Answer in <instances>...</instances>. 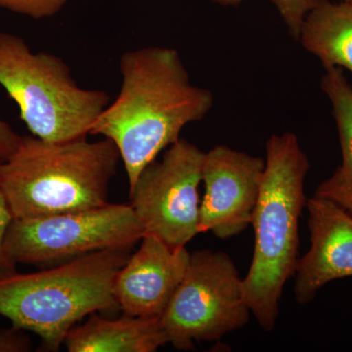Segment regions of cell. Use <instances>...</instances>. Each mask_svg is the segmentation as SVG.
I'll return each instance as SVG.
<instances>
[{
	"instance_id": "14",
	"label": "cell",
	"mask_w": 352,
	"mask_h": 352,
	"mask_svg": "<svg viewBox=\"0 0 352 352\" xmlns=\"http://www.w3.org/2000/svg\"><path fill=\"white\" fill-rule=\"evenodd\" d=\"M321 88L333 108L339 133L342 164L319 184L315 195L338 204L352 214V85L339 67L325 69Z\"/></svg>"
},
{
	"instance_id": "21",
	"label": "cell",
	"mask_w": 352,
	"mask_h": 352,
	"mask_svg": "<svg viewBox=\"0 0 352 352\" xmlns=\"http://www.w3.org/2000/svg\"><path fill=\"white\" fill-rule=\"evenodd\" d=\"M340 1L346 2V3L352 4V0H340Z\"/></svg>"
},
{
	"instance_id": "19",
	"label": "cell",
	"mask_w": 352,
	"mask_h": 352,
	"mask_svg": "<svg viewBox=\"0 0 352 352\" xmlns=\"http://www.w3.org/2000/svg\"><path fill=\"white\" fill-rule=\"evenodd\" d=\"M22 136L0 118V163L6 161L19 146Z\"/></svg>"
},
{
	"instance_id": "20",
	"label": "cell",
	"mask_w": 352,
	"mask_h": 352,
	"mask_svg": "<svg viewBox=\"0 0 352 352\" xmlns=\"http://www.w3.org/2000/svg\"><path fill=\"white\" fill-rule=\"evenodd\" d=\"M212 1L217 2V3L226 6H239L241 2L244 1V0H212Z\"/></svg>"
},
{
	"instance_id": "17",
	"label": "cell",
	"mask_w": 352,
	"mask_h": 352,
	"mask_svg": "<svg viewBox=\"0 0 352 352\" xmlns=\"http://www.w3.org/2000/svg\"><path fill=\"white\" fill-rule=\"evenodd\" d=\"M14 217L3 192L0 190V278L9 276L17 272V263L8 256L6 239L9 226Z\"/></svg>"
},
{
	"instance_id": "5",
	"label": "cell",
	"mask_w": 352,
	"mask_h": 352,
	"mask_svg": "<svg viewBox=\"0 0 352 352\" xmlns=\"http://www.w3.org/2000/svg\"><path fill=\"white\" fill-rule=\"evenodd\" d=\"M0 85L32 135L47 142L87 138L110 101L105 91L78 87L62 58L32 52L6 32H0Z\"/></svg>"
},
{
	"instance_id": "18",
	"label": "cell",
	"mask_w": 352,
	"mask_h": 352,
	"mask_svg": "<svg viewBox=\"0 0 352 352\" xmlns=\"http://www.w3.org/2000/svg\"><path fill=\"white\" fill-rule=\"evenodd\" d=\"M21 331V329L14 326L11 329L0 331V352L31 351L30 340Z\"/></svg>"
},
{
	"instance_id": "12",
	"label": "cell",
	"mask_w": 352,
	"mask_h": 352,
	"mask_svg": "<svg viewBox=\"0 0 352 352\" xmlns=\"http://www.w3.org/2000/svg\"><path fill=\"white\" fill-rule=\"evenodd\" d=\"M64 344L69 352H155L168 342L160 318L124 314L111 320L92 314Z\"/></svg>"
},
{
	"instance_id": "3",
	"label": "cell",
	"mask_w": 352,
	"mask_h": 352,
	"mask_svg": "<svg viewBox=\"0 0 352 352\" xmlns=\"http://www.w3.org/2000/svg\"><path fill=\"white\" fill-rule=\"evenodd\" d=\"M120 155L110 139L64 143L22 136L0 163V190L14 219L91 210L108 204Z\"/></svg>"
},
{
	"instance_id": "8",
	"label": "cell",
	"mask_w": 352,
	"mask_h": 352,
	"mask_svg": "<svg viewBox=\"0 0 352 352\" xmlns=\"http://www.w3.org/2000/svg\"><path fill=\"white\" fill-rule=\"evenodd\" d=\"M205 154L180 138L161 161L155 160L141 171L129 191L144 235L176 249L201 233L199 186Z\"/></svg>"
},
{
	"instance_id": "15",
	"label": "cell",
	"mask_w": 352,
	"mask_h": 352,
	"mask_svg": "<svg viewBox=\"0 0 352 352\" xmlns=\"http://www.w3.org/2000/svg\"><path fill=\"white\" fill-rule=\"evenodd\" d=\"M69 0H0V8L34 19L50 18L59 13Z\"/></svg>"
},
{
	"instance_id": "4",
	"label": "cell",
	"mask_w": 352,
	"mask_h": 352,
	"mask_svg": "<svg viewBox=\"0 0 352 352\" xmlns=\"http://www.w3.org/2000/svg\"><path fill=\"white\" fill-rule=\"evenodd\" d=\"M131 250L91 252L50 270L0 278V315L39 336L43 351H58L76 322L119 308L113 282Z\"/></svg>"
},
{
	"instance_id": "2",
	"label": "cell",
	"mask_w": 352,
	"mask_h": 352,
	"mask_svg": "<svg viewBox=\"0 0 352 352\" xmlns=\"http://www.w3.org/2000/svg\"><path fill=\"white\" fill-rule=\"evenodd\" d=\"M265 150V168L251 223L254 256L243 278V295L258 325L272 332L285 284L295 276L300 258L298 226L307 206L305 182L310 164L292 132L273 134Z\"/></svg>"
},
{
	"instance_id": "7",
	"label": "cell",
	"mask_w": 352,
	"mask_h": 352,
	"mask_svg": "<svg viewBox=\"0 0 352 352\" xmlns=\"http://www.w3.org/2000/svg\"><path fill=\"white\" fill-rule=\"evenodd\" d=\"M143 236L131 206L108 203L80 212L14 219L6 248L17 264L56 265L91 252L131 249Z\"/></svg>"
},
{
	"instance_id": "1",
	"label": "cell",
	"mask_w": 352,
	"mask_h": 352,
	"mask_svg": "<svg viewBox=\"0 0 352 352\" xmlns=\"http://www.w3.org/2000/svg\"><path fill=\"white\" fill-rule=\"evenodd\" d=\"M120 69L119 96L97 118L90 134L117 146L131 188L160 153L179 140L187 124L210 113L214 98L207 88L191 82L175 48L127 51Z\"/></svg>"
},
{
	"instance_id": "16",
	"label": "cell",
	"mask_w": 352,
	"mask_h": 352,
	"mask_svg": "<svg viewBox=\"0 0 352 352\" xmlns=\"http://www.w3.org/2000/svg\"><path fill=\"white\" fill-rule=\"evenodd\" d=\"M283 19L289 36L298 41L305 16L317 0H270Z\"/></svg>"
},
{
	"instance_id": "11",
	"label": "cell",
	"mask_w": 352,
	"mask_h": 352,
	"mask_svg": "<svg viewBox=\"0 0 352 352\" xmlns=\"http://www.w3.org/2000/svg\"><path fill=\"white\" fill-rule=\"evenodd\" d=\"M309 250L298 258L296 300L311 302L333 280L352 277V214L338 204L314 196L307 199Z\"/></svg>"
},
{
	"instance_id": "13",
	"label": "cell",
	"mask_w": 352,
	"mask_h": 352,
	"mask_svg": "<svg viewBox=\"0 0 352 352\" xmlns=\"http://www.w3.org/2000/svg\"><path fill=\"white\" fill-rule=\"evenodd\" d=\"M298 41L324 69L339 67L352 74V4L317 0L305 16Z\"/></svg>"
},
{
	"instance_id": "6",
	"label": "cell",
	"mask_w": 352,
	"mask_h": 352,
	"mask_svg": "<svg viewBox=\"0 0 352 352\" xmlns=\"http://www.w3.org/2000/svg\"><path fill=\"white\" fill-rule=\"evenodd\" d=\"M251 314L230 256L203 250L190 254L182 283L160 321L168 344L192 351L195 342L219 340L245 327Z\"/></svg>"
},
{
	"instance_id": "9",
	"label": "cell",
	"mask_w": 352,
	"mask_h": 352,
	"mask_svg": "<svg viewBox=\"0 0 352 352\" xmlns=\"http://www.w3.org/2000/svg\"><path fill=\"white\" fill-rule=\"evenodd\" d=\"M265 160L217 145L205 154L201 182L200 232L226 240L252 223L261 191Z\"/></svg>"
},
{
	"instance_id": "10",
	"label": "cell",
	"mask_w": 352,
	"mask_h": 352,
	"mask_svg": "<svg viewBox=\"0 0 352 352\" xmlns=\"http://www.w3.org/2000/svg\"><path fill=\"white\" fill-rule=\"evenodd\" d=\"M190 252L171 248L156 236L144 235L113 282V293L124 314L161 318L182 283Z\"/></svg>"
}]
</instances>
